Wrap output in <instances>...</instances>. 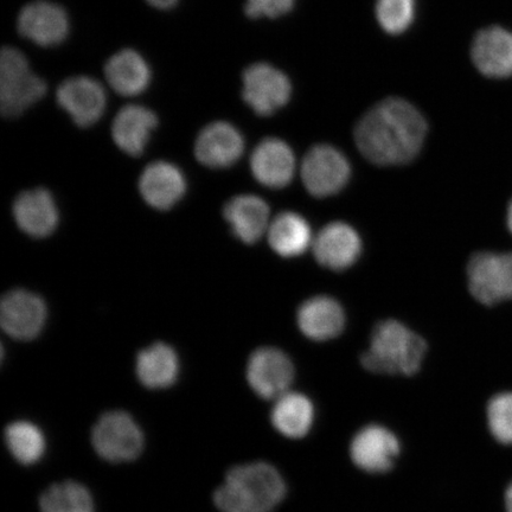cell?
<instances>
[{"label":"cell","mask_w":512,"mask_h":512,"mask_svg":"<svg viewBox=\"0 0 512 512\" xmlns=\"http://www.w3.org/2000/svg\"><path fill=\"white\" fill-rule=\"evenodd\" d=\"M427 131L424 115L411 102L388 98L363 115L354 136L358 150L369 162L395 166L418 157Z\"/></svg>","instance_id":"6da1fadb"},{"label":"cell","mask_w":512,"mask_h":512,"mask_svg":"<svg viewBox=\"0 0 512 512\" xmlns=\"http://www.w3.org/2000/svg\"><path fill=\"white\" fill-rule=\"evenodd\" d=\"M286 484L274 466L256 462L233 467L214 494L221 512H271L283 501Z\"/></svg>","instance_id":"7a4b0ae2"},{"label":"cell","mask_w":512,"mask_h":512,"mask_svg":"<svg viewBox=\"0 0 512 512\" xmlns=\"http://www.w3.org/2000/svg\"><path fill=\"white\" fill-rule=\"evenodd\" d=\"M426 351L424 338L398 320L388 319L375 326L361 362L371 373L411 376L420 370Z\"/></svg>","instance_id":"3957f363"},{"label":"cell","mask_w":512,"mask_h":512,"mask_svg":"<svg viewBox=\"0 0 512 512\" xmlns=\"http://www.w3.org/2000/svg\"><path fill=\"white\" fill-rule=\"evenodd\" d=\"M47 82L31 69L28 57L15 47H4L0 55V111L17 118L47 94Z\"/></svg>","instance_id":"277c9868"},{"label":"cell","mask_w":512,"mask_h":512,"mask_svg":"<svg viewBox=\"0 0 512 512\" xmlns=\"http://www.w3.org/2000/svg\"><path fill=\"white\" fill-rule=\"evenodd\" d=\"M92 445L107 462H132L143 451L144 434L130 414L107 412L93 427Z\"/></svg>","instance_id":"5b68a950"},{"label":"cell","mask_w":512,"mask_h":512,"mask_svg":"<svg viewBox=\"0 0 512 512\" xmlns=\"http://www.w3.org/2000/svg\"><path fill=\"white\" fill-rule=\"evenodd\" d=\"M292 91L290 78L270 63H254L243 70L242 99L260 117H271L284 108Z\"/></svg>","instance_id":"8992f818"},{"label":"cell","mask_w":512,"mask_h":512,"mask_svg":"<svg viewBox=\"0 0 512 512\" xmlns=\"http://www.w3.org/2000/svg\"><path fill=\"white\" fill-rule=\"evenodd\" d=\"M466 272L472 297L480 304L494 306L512 299V253H476Z\"/></svg>","instance_id":"52a82bcc"},{"label":"cell","mask_w":512,"mask_h":512,"mask_svg":"<svg viewBox=\"0 0 512 512\" xmlns=\"http://www.w3.org/2000/svg\"><path fill=\"white\" fill-rule=\"evenodd\" d=\"M300 174L312 196L329 197L348 184L351 166L348 158L335 146L318 144L306 153Z\"/></svg>","instance_id":"ba28073f"},{"label":"cell","mask_w":512,"mask_h":512,"mask_svg":"<svg viewBox=\"0 0 512 512\" xmlns=\"http://www.w3.org/2000/svg\"><path fill=\"white\" fill-rule=\"evenodd\" d=\"M17 31L38 47L55 48L67 41L70 18L60 4L51 0H34L19 11Z\"/></svg>","instance_id":"9c48e42d"},{"label":"cell","mask_w":512,"mask_h":512,"mask_svg":"<svg viewBox=\"0 0 512 512\" xmlns=\"http://www.w3.org/2000/svg\"><path fill=\"white\" fill-rule=\"evenodd\" d=\"M56 101L73 123L82 128L98 123L107 108L104 86L87 75L72 76L64 80L57 88Z\"/></svg>","instance_id":"30bf717a"},{"label":"cell","mask_w":512,"mask_h":512,"mask_svg":"<svg viewBox=\"0 0 512 512\" xmlns=\"http://www.w3.org/2000/svg\"><path fill=\"white\" fill-rule=\"evenodd\" d=\"M247 380L260 398L275 401L290 392L294 366L285 352L275 348H261L249 357Z\"/></svg>","instance_id":"8fae6325"},{"label":"cell","mask_w":512,"mask_h":512,"mask_svg":"<svg viewBox=\"0 0 512 512\" xmlns=\"http://www.w3.org/2000/svg\"><path fill=\"white\" fill-rule=\"evenodd\" d=\"M245 152V138L233 124L215 121L203 128L195 143L198 162L213 169L234 165Z\"/></svg>","instance_id":"7c38bea8"},{"label":"cell","mask_w":512,"mask_h":512,"mask_svg":"<svg viewBox=\"0 0 512 512\" xmlns=\"http://www.w3.org/2000/svg\"><path fill=\"white\" fill-rule=\"evenodd\" d=\"M471 59L478 72L486 78H511L512 31L498 25L478 31L473 38Z\"/></svg>","instance_id":"4fadbf2b"},{"label":"cell","mask_w":512,"mask_h":512,"mask_svg":"<svg viewBox=\"0 0 512 512\" xmlns=\"http://www.w3.org/2000/svg\"><path fill=\"white\" fill-rule=\"evenodd\" d=\"M400 453V443L388 428L370 425L362 428L351 441L352 462L361 470L382 473L392 469Z\"/></svg>","instance_id":"5bb4252c"},{"label":"cell","mask_w":512,"mask_h":512,"mask_svg":"<svg viewBox=\"0 0 512 512\" xmlns=\"http://www.w3.org/2000/svg\"><path fill=\"white\" fill-rule=\"evenodd\" d=\"M0 319L6 334L29 341L37 337L46 324L47 307L34 293L12 291L3 298Z\"/></svg>","instance_id":"9a60e30c"},{"label":"cell","mask_w":512,"mask_h":512,"mask_svg":"<svg viewBox=\"0 0 512 512\" xmlns=\"http://www.w3.org/2000/svg\"><path fill=\"white\" fill-rule=\"evenodd\" d=\"M312 247L320 265L332 271H343L360 258L362 240L349 224L332 222L320 230Z\"/></svg>","instance_id":"2e32d148"},{"label":"cell","mask_w":512,"mask_h":512,"mask_svg":"<svg viewBox=\"0 0 512 512\" xmlns=\"http://www.w3.org/2000/svg\"><path fill=\"white\" fill-rule=\"evenodd\" d=\"M251 169L256 181L265 187L284 188L296 172V156L284 140L266 138L252 153Z\"/></svg>","instance_id":"e0dca14e"},{"label":"cell","mask_w":512,"mask_h":512,"mask_svg":"<svg viewBox=\"0 0 512 512\" xmlns=\"http://www.w3.org/2000/svg\"><path fill=\"white\" fill-rule=\"evenodd\" d=\"M158 126L155 112L143 105L124 106L115 115L112 137L121 151L132 157L143 155L153 131Z\"/></svg>","instance_id":"ac0fdd59"},{"label":"cell","mask_w":512,"mask_h":512,"mask_svg":"<svg viewBox=\"0 0 512 512\" xmlns=\"http://www.w3.org/2000/svg\"><path fill=\"white\" fill-rule=\"evenodd\" d=\"M104 73L108 86L125 98L142 95L152 80L150 64L142 54L130 48L112 55L105 64Z\"/></svg>","instance_id":"d6986e66"},{"label":"cell","mask_w":512,"mask_h":512,"mask_svg":"<svg viewBox=\"0 0 512 512\" xmlns=\"http://www.w3.org/2000/svg\"><path fill=\"white\" fill-rule=\"evenodd\" d=\"M297 322L307 338L325 342L342 334L345 315L343 307L334 298L317 296L300 305Z\"/></svg>","instance_id":"ffe728a7"},{"label":"cell","mask_w":512,"mask_h":512,"mask_svg":"<svg viewBox=\"0 0 512 512\" xmlns=\"http://www.w3.org/2000/svg\"><path fill=\"white\" fill-rule=\"evenodd\" d=\"M140 192L151 207L168 210L181 201L187 182L183 172L168 162L152 163L144 170L139 182Z\"/></svg>","instance_id":"44dd1931"},{"label":"cell","mask_w":512,"mask_h":512,"mask_svg":"<svg viewBox=\"0 0 512 512\" xmlns=\"http://www.w3.org/2000/svg\"><path fill=\"white\" fill-rule=\"evenodd\" d=\"M14 216L19 228L34 238H46L54 232L59 222L54 198L44 189L19 195L14 204Z\"/></svg>","instance_id":"7402d4cb"},{"label":"cell","mask_w":512,"mask_h":512,"mask_svg":"<svg viewBox=\"0 0 512 512\" xmlns=\"http://www.w3.org/2000/svg\"><path fill=\"white\" fill-rule=\"evenodd\" d=\"M224 217L236 238L252 245L270 228V208L262 198L254 195L234 197L224 208Z\"/></svg>","instance_id":"603a6c76"},{"label":"cell","mask_w":512,"mask_h":512,"mask_svg":"<svg viewBox=\"0 0 512 512\" xmlns=\"http://www.w3.org/2000/svg\"><path fill=\"white\" fill-rule=\"evenodd\" d=\"M137 376L149 389L169 388L178 379L179 360L176 351L165 343H156L139 352Z\"/></svg>","instance_id":"cb8c5ba5"},{"label":"cell","mask_w":512,"mask_h":512,"mask_svg":"<svg viewBox=\"0 0 512 512\" xmlns=\"http://www.w3.org/2000/svg\"><path fill=\"white\" fill-rule=\"evenodd\" d=\"M313 418L315 409L309 398L291 390L275 400L271 414L275 430L291 439L305 437L311 430Z\"/></svg>","instance_id":"d4e9b609"},{"label":"cell","mask_w":512,"mask_h":512,"mask_svg":"<svg viewBox=\"0 0 512 512\" xmlns=\"http://www.w3.org/2000/svg\"><path fill=\"white\" fill-rule=\"evenodd\" d=\"M268 241L275 253L283 258H296L311 246L310 224L297 213L286 211L275 217L268 228Z\"/></svg>","instance_id":"484cf974"},{"label":"cell","mask_w":512,"mask_h":512,"mask_svg":"<svg viewBox=\"0 0 512 512\" xmlns=\"http://www.w3.org/2000/svg\"><path fill=\"white\" fill-rule=\"evenodd\" d=\"M4 438L12 457L23 465H34L46 454V435L30 421L11 422L5 428Z\"/></svg>","instance_id":"4316f807"},{"label":"cell","mask_w":512,"mask_h":512,"mask_svg":"<svg viewBox=\"0 0 512 512\" xmlns=\"http://www.w3.org/2000/svg\"><path fill=\"white\" fill-rule=\"evenodd\" d=\"M41 512H95L94 499L86 486L73 480L51 485L40 498Z\"/></svg>","instance_id":"83f0119b"},{"label":"cell","mask_w":512,"mask_h":512,"mask_svg":"<svg viewBox=\"0 0 512 512\" xmlns=\"http://www.w3.org/2000/svg\"><path fill=\"white\" fill-rule=\"evenodd\" d=\"M416 0H376L377 23L388 35L399 36L411 29L415 22Z\"/></svg>","instance_id":"f1b7e54d"},{"label":"cell","mask_w":512,"mask_h":512,"mask_svg":"<svg viewBox=\"0 0 512 512\" xmlns=\"http://www.w3.org/2000/svg\"><path fill=\"white\" fill-rule=\"evenodd\" d=\"M488 421L499 443L512 444V393H501L490 400Z\"/></svg>","instance_id":"f546056e"},{"label":"cell","mask_w":512,"mask_h":512,"mask_svg":"<svg viewBox=\"0 0 512 512\" xmlns=\"http://www.w3.org/2000/svg\"><path fill=\"white\" fill-rule=\"evenodd\" d=\"M296 2L297 0H246L243 10L252 19H275L290 14Z\"/></svg>","instance_id":"4dcf8cb0"},{"label":"cell","mask_w":512,"mask_h":512,"mask_svg":"<svg viewBox=\"0 0 512 512\" xmlns=\"http://www.w3.org/2000/svg\"><path fill=\"white\" fill-rule=\"evenodd\" d=\"M145 2L157 10L169 11L176 8L179 0H145Z\"/></svg>","instance_id":"1f68e13d"},{"label":"cell","mask_w":512,"mask_h":512,"mask_svg":"<svg viewBox=\"0 0 512 512\" xmlns=\"http://www.w3.org/2000/svg\"><path fill=\"white\" fill-rule=\"evenodd\" d=\"M505 505H507L508 512H512V483L505 494Z\"/></svg>","instance_id":"d6a6232c"},{"label":"cell","mask_w":512,"mask_h":512,"mask_svg":"<svg viewBox=\"0 0 512 512\" xmlns=\"http://www.w3.org/2000/svg\"><path fill=\"white\" fill-rule=\"evenodd\" d=\"M507 224H508L510 233L512 234V198H511V201H510L509 207H508Z\"/></svg>","instance_id":"836d02e7"}]
</instances>
